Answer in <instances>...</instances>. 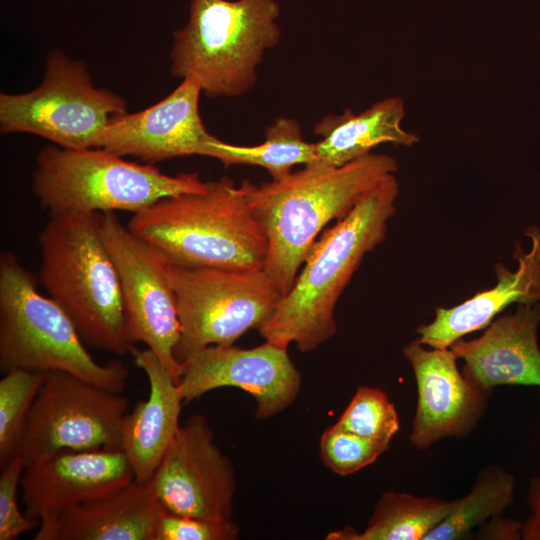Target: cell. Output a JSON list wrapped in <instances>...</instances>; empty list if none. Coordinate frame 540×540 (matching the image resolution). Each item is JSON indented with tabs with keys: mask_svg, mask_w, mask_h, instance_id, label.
<instances>
[{
	"mask_svg": "<svg viewBox=\"0 0 540 540\" xmlns=\"http://www.w3.org/2000/svg\"><path fill=\"white\" fill-rule=\"evenodd\" d=\"M397 171L393 156L370 153L340 167L307 164L260 185L245 180L248 203L267 240L263 270L283 295L323 228Z\"/></svg>",
	"mask_w": 540,
	"mask_h": 540,
	"instance_id": "cell-1",
	"label": "cell"
},
{
	"mask_svg": "<svg viewBox=\"0 0 540 540\" xmlns=\"http://www.w3.org/2000/svg\"><path fill=\"white\" fill-rule=\"evenodd\" d=\"M399 192L396 175H388L318 237L292 288L258 329L265 341L310 352L335 335L337 301L365 255L385 239Z\"/></svg>",
	"mask_w": 540,
	"mask_h": 540,
	"instance_id": "cell-2",
	"label": "cell"
},
{
	"mask_svg": "<svg viewBox=\"0 0 540 540\" xmlns=\"http://www.w3.org/2000/svg\"><path fill=\"white\" fill-rule=\"evenodd\" d=\"M132 232L178 266L264 268L267 240L247 200L246 182L207 181L201 192L166 197L134 213Z\"/></svg>",
	"mask_w": 540,
	"mask_h": 540,
	"instance_id": "cell-3",
	"label": "cell"
},
{
	"mask_svg": "<svg viewBox=\"0 0 540 540\" xmlns=\"http://www.w3.org/2000/svg\"><path fill=\"white\" fill-rule=\"evenodd\" d=\"M39 281L85 344L130 351L120 280L100 233V213L50 216L38 235Z\"/></svg>",
	"mask_w": 540,
	"mask_h": 540,
	"instance_id": "cell-4",
	"label": "cell"
},
{
	"mask_svg": "<svg viewBox=\"0 0 540 540\" xmlns=\"http://www.w3.org/2000/svg\"><path fill=\"white\" fill-rule=\"evenodd\" d=\"M279 15L276 0H191L187 23L173 34L171 73L208 98L248 92L265 52L280 41Z\"/></svg>",
	"mask_w": 540,
	"mask_h": 540,
	"instance_id": "cell-5",
	"label": "cell"
},
{
	"mask_svg": "<svg viewBox=\"0 0 540 540\" xmlns=\"http://www.w3.org/2000/svg\"><path fill=\"white\" fill-rule=\"evenodd\" d=\"M61 371L122 393L128 369L123 362L98 363L85 348L74 323L12 252L0 255V371Z\"/></svg>",
	"mask_w": 540,
	"mask_h": 540,
	"instance_id": "cell-6",
	"label": "cell"
},
{
	"mask_svg": "<svg viewBox=\"0 0 540 540\" xmlns=\"http://www.w3.org/2000/svg\"><path fill=\"white\" fill-rule=\"evenodd\" d=\"M197 172L168 175L103 148L47 146L36 157L32 190L50 216L140 212L171 196L205 190Z\"/></svg>",
	"mask_w": 540,
	"mask_h": 540,
	"instance_id": "cell-7",
	"label": "cell"
},
{
	"mask_svg": "<svg viewBox=\"0 0 540 540\" xmlns=\"http://www.w3.org/2000/svg\"><path fill=\"white\" fill-rule=\"evenodd\" d=\"M126 113L121 96L94 86L84 61L58 49L36 89L0 94L1 133H29L65 149L96 148L102 130Z\"/></svg>",
	"mask_w": 540,
	"mask_h": 540,
	"instance_id": "cell-8",
	"label": "cell"
},
{
	"mask_svg": "<svg viewBox=\"0 0 540 540\" xmlns=\"http://www.w3.org/2000/svg\"><path fill=\"white\" fill-rule=\"evenodd\" d=\"M180 339L175 356L184 365L211 345H233L274 314L283 294L260 270L171 265Z\"/></svg>",
	"mask_w": 540,
	"mask_h": 540,
	"instance_id": "cell-9",
	"label": "cell"
},
{
	"mask_svg": "<svg viewBox=\"0 0 540 540\" xmlns=\"http://www.w3.org/2000/svg\"><path fill=\"white\" fill-rule=\"evenodd\" d=\"M100 233L118 272L127 341L145 344L180 383L183 365L175 356L180 325L172 263L124 226L115 212L100 213Z\"/></svg>",
	"mask_w": 540,
	"mask_h": 540,
	"instance_id": "cell-10",
	"label": "cell"
},
{
	"mask_svg": "<svg viewBox=\"0 0 540 540\" xmlns=\"http://www.w3.org/2000/svg\"><path fill=\"white\" fill-rule=\"evenodd\" d=\"M127 413L128 398L122 393L70 373L47 372L16 456L26 467L61 450H121Z\"/></svg>",
	"mask_w": 540,
	"mask_h": 540,
	"instance_id": "cell-11",
	"label": "cell"
},
{
	"mask_svg": "<svg viewBox=\"0 0 540 540\" xmlns=\"http://www.w3.org/2000/svg\"><path fill=\"white\" fill-rule=\"evenodd\" d=\"M148 484L168 512L205 520H232L235 470L215 444L204 415H192L180 425Z\"/></svg>",
	"mask_w": 540,
	"mask_h": 540,
	"instance_id": "cell-12",
	"label": "cell"
},
{
	"mask_svg": "<svg viewBox=\"0 0 540 540\" xmlns=\"http://www.w3.org/2000/svg\"><path fill=\"white\" fill-rule=\"evenodd\" d=\"M179 387L184 402L217 388H240L255 399V416L266 419L293 404L301 388V374L287 348L267 341L249 349L211 345L183 365Z\"/></svg>",
	"mask_w": 540,
	"mask_h": 540,
	"instance_id": "cell-13",
	"label": "cell"
},
{
	"mask_svg": "<svg viewBox=\"0 0 540 540\" xmlns=\"http://www.w3.org/2000/svg\"><path fill=\"white\" fill-rule=\"evenodd\" d=\"M417 388V403L409 435L418 450L444 438L470 435L488 409L491 393L470 382L458 368L450 348H430L417 340L403 347Z\"/></svg>",
	"mask_w": 540,
	"mask_h": 540,
	"instance_id": "cell-14",
	"label": "cell"
},
{
	"mask_svg": "<svg viewBox=\"0 0 540 540\" xmlns=\"http://www.w3.org/2000/svg\"><path fill=\"white\" fill-rule=\"evenodd\" d=\"M200 87L184 79L168 96L136 113L124 114L100 133L96 148L145 163L191 155L210 156V134L199 112Z\"/></svg>",
	"mask_w": 540,
	"mask_h": 540,
	"instance_id": "cell-15",
	"label": "cell"
},
{
	"mask_svg": "<svg viewBox=\"0 0 540 540\" xmlns=\"http://www.w3.org/2000/svg\"><path fill=\"white\" fill-rule=\"evenodd\" d=\"M134 480L122 450H61L25 467L20 483L24 513L44 526L63 510Z\"/></svg>",
	"mask_w": 540,
	"mask_h": 540,
	"instance_id": "cell-16",
	"label": "cell"
},
{
	"mask_svg": "<svg viewBox=\"0 0 540 540\" xmlns=\"http://www.w3.org/2000/svg\"><path fill=\"white\" fill-rule=\"evenodd\" d=\"M539 325L540 303L520 304L479 337L458 339L449 348L464 361V376L485 392L502 385L540 387Z\"/></svg>",
	"mask_w": 540,
	"mask_h": 540,
	"instance_id": "cell-17",
	"label": "cell"
},
{
	"mask_svg": "<svg viewBox=\"0 0 540 540\" xmlns=\"http://www.w3.org/2000/svg\"><path fill=\"white\" fill-rule=\"evenodd\" d=\"M525 233L531 239V248L525 252L520 243H516L513 252L518 263L516 270L496 263L494 287L453 307H436L433 321L417 327L416 340L430 348H449L467 334L486 328L513 303H540V229L533 226Z\"/></svg>",
	"mask_w": 540,
	"mask_h": 540,
	"instance_id": "cell-18",
	"label": "cell"
},
{
	"mask_svg": "<svg viewBox=\"0 0 540 540\" xmlns=\"http://www.w3.org/2000/svg\"><path fill=\"white\" fill-rule=\"evenodd\" d=\"M129 352L147 377L149 395L126 414L121 450L134 479L145 484L151 480L181 425L184 400L179 383L151 350L133 345Z\"/></svg>",
	"mask_w": 540,
	"mask_h": 540,
	"instance_id": "cell-19",
	"label": "cell"
},
{
	"mask_svg": "<svg viewBox=\"0 0 540 540\" xmlns=\"http://www.w3.org/2000/svg\"><path fill=\"white\" fill-rule=\"evenodd\" d=\"M165 509L148 483L136 480L99 498L63 510L39 526L35 540H155Z\"/></svg>",
	"mask_w": 540,
	"mask_h": 540,
	"instance_id": "cell-20",
	"label": "cell"
},
{
	"mask_svg": "<svg viewBox=\"0 0 540 540\" xmlns=\"http://www.w3.org/2000/svg\"><path fill=\"white\" fill-rule=\"evenodd\" d=\"M404 116L402 98L393 96L375 102L359 114L346 109L341 114L323 117L314 127L321 140L315 143L313 163L340 167L370 154L380 144L413 146L420 139L402 127Z\"/></svg>",
	"mask_w": 540,
	"mask_h": 540,
	"instance_id": "cell-21",
	"label": "cell"
},
{
	"mask_svg": "<svg viewBox=\"0 0 540 540\" xmlns=\"http://www.w3.org/2000/svg\"><path fill=\"white\" fill-rule=\"evenodd\" d=\"M455 500L387 491L377 501L366 528L330 532L328 540H424L452 511Z\"/></svg>",
	"mask_w": 540,
	"mask_h": 540,
	"instance_id": "cell-22",
	"label": "cell"
},
{
	"mask_svg": "<svg viewBox=\"0 0 540 540\" xmlns=\"http://www.w3.org/2000/svg\"><path fill=\"white\" fill-rule=\"evenodd\" d=\"M225 167L232 165L259 166L268 171L273 180L292 172L295 165L313 163L316 144L307 142L300 123L289 117H279L265 131V140L255 146H240L217 139L210 156Z\"/></svg>",
	"mask_w": 540,
	"mask_h": 540,
	"instance_id": "cell-23",
	"label": "cell"
},
{
	"mask_svg": "<svg viewBox=\"0 0 540 540\" xmlns=\"http://www.w3.org/2000/svg\"><path fill=\"white\" fill-rule=\"evenodd\" d=\"M516 479L505 468L491 464L483 468L465 496L424 540H461L495 516L503 515L514 500Z\"/></svg>",
	"mask_w": 540,
	"mask_h": 540,
	"instance_id": "cell-24",
	"label": "cell"
},
{
	"mask_svg": "<svg viewBox=\"0 0 540 540\" xmlns=\"http://www.w3.org/2000/svg\"><path fill=\"white\" fill-rule=\"evenodd\" d=\"M46 373L12 370L0 380V466L15 456Z\"/></svg>",
	"mask_w": 540,
	"mask_h": 540,
	"instance_id": "cell-25",
	"label": "cell"
},
{
	"mask_svg": "<svg viewBox=\"0 0 540 540\" xmlns=\"http://www.w3.org/2000/svg\"><path fill=\"white\" fill-rule=\"evenodd\" d=\"M334 426L390 443L400 429V422L395 405L383 390L360 385Z\"/></svg>",
	"mask_w": 540,
	"mask_h": 540,
	"instance_id": "cell-26",
	"label": "cell"
},
{
	"mask_svg": "<svg viewBox=\"0 0 540 540\" xmlns=\"http://www.w3.org/2000/svg\"><path fill=\"white\" fill-rule=\"evenodd\" d=\"M390 443L369 439L334 425L320 439L324 464L334 473L347 476L374 463Z\"/></svg>",
	"mask_w": 540,
	"mask_h": 540,
	"instance_id": "cell-27",
	"label": "cell"
},
{
	"mask_svg": "<svg viewBox=\"0 0 540 540\" xmlns=\"http://www.w3.org/2000/svg\"><path fill=\"white\" fill-rule=\"evenodd\" d=\"M23 460L16 456L1 469L0 476V540H14L23 533L39 527L40 521L21 512L17 503Z\"/></svg>",
	"mask_w": 540,
	"mask_h": 540,
	"instance_id": "cell-28",
	"label": "cell"
},
{
	"mask_svg": "<svg viewBox=\"0 0 540 540\" xmlns=\"http://www.w3.org/2000/svg\"><path fill=\"white\" fill-rule=\"evenodd\" d=\"M238 535L233 520H205L164 510L158 518L155 540H234Z\"/></svg>",
	"mask_w": 540,
	"mask_h": 540,
	"instance_id": "cell-29",
	"label": "cell"
},
{
	"mask_svg": "<svg viewBox=\"0 0 540 540\" xmlns=\"http://www.w3.org/2000/svg\"><path fill=\"white\" fill-rule=\"evenodd\" d=\"M523 522L503 515L492 517L480 525L470 538L487 540L522 539Z\"/></svg>",
	"mask_w": 540,
	"mask_h": 540,
	"instance_id": "cell-30",
	"label": "cell"
},
{
	"mask_svg": "<svg viewBox=\"0 0 540 540\" xmlns=\"http://www.w3.org/2000/svg\"><path fill=\"white\" fill-rule=\"evenodd\" d=\"M527 506L530 516L523 521L522 539L540 540V473L529 482Z\"/></svg>",
	"mask_w": 540,
	"mask_h": 540,
	"instance_id": "cell-31",
	"label": "cell"
}]
</instances>
